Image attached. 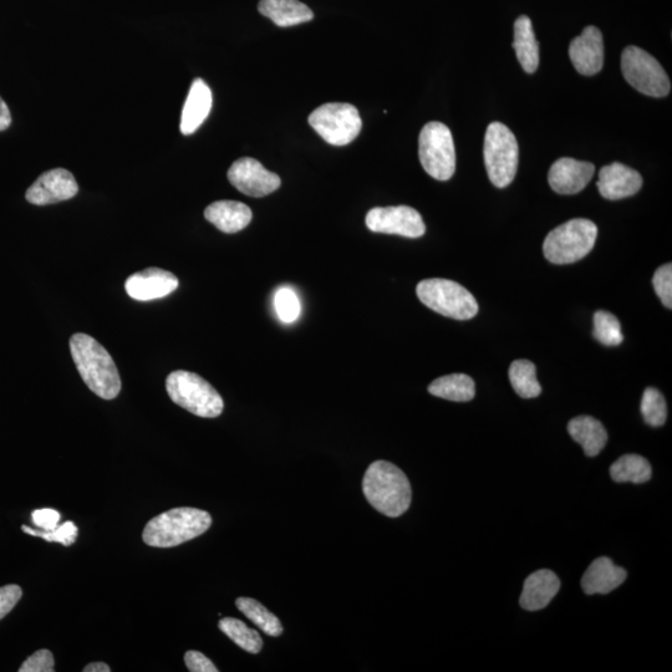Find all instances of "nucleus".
<instances>
[{
  "label": "nucleus",
  "mask_w": 672,
  "mask_h": 672,
  "mask_svg": "<svg viewBox=\"0 0 672 672\" xmlns=\"http://www.w3.org/2000/svg\"><path fill=\"white\" fill-rule=\"evenodd\" d=\"M308 121L317 134L333 146L349 145L363 127L358 109L351 104H324L310 114Z\"/></svg>",
  "instance_id": "obj_10"
},
{
  "label": "nucleus",
  "mask_w": 672,
  "mask_h": 672,
  "mask_svg": "<svg viewBox=\"0 0 672 672\" xmlns=\"http://www.w3.org/2000/svg\"><path fill=\"white\" fill-rule=\"evenodd\" d=\"M594 338L605 346H618L623 343L624 335L618 318L612 313L599 312L594 315Z\"/></svg>",
  "instance_id": "obj_30"
},
{
  "label": "nucleus",
  "mask_w": 672,
  "mask_h": 672,
  "mask_svg": "<svg viewBox=\"0 0 672 672\" xmlns=\"http://www.w3.org/2000/svg\"><path fill=\"white\" fill-rule=\"evenodd\" d=\"M363 491L376 511L391 518L402 516L411 504L409 478L388 461L371 463L365 472Z\"/></svg>",
  "instance_id": "obj_2"
},
{
  "label": "nucleus",
  "mask_w": 672,
  "mask_h": 672,
  "mask_svg": "<svg viewBox=\"0 0 672 672\" xmlns=\"http://www.w3.org/2000/svg\"><path fill=\"white\" fill-rule=\"evenodd\" d=\"M365 223L371 232L406 238H420L426 232L420 213L409 206L373 208L366 215Z\"/></svg>",
  "instance_id": "obj_11"
},
{
  "label": "nucleus",
  "mask_w": 672,
  "mask_h": 672,
  "mask_svg": "<svg viewBox=\"0 0 672 672\" xmlns=\"http://www.w3.org/2000/svg\"><path fill=\"white\" fill-rule=\"evenodd\" d=\"M177 288L178 279L175 274L160 268H147L132 274L125 283L126 293L139 302L165 298Z\"/></svg>",
  "instance_id": "obj_15"
},
{
  "label": "nucleus",
  "mask_w": 672,
  "mask_h": 672,
  "mask_svg": "<svg viewBox=\"0 0 672 672\" xmlns=\"http://www.w3.org/2000/svg\"><path fill=\"white\" fill-rule=\"evenodd\" d=\"M431 395L448 401L467 402L476 395L475 381L465 374H451L436 379L429 386Z\"/></svg>",
  "instance_id": "obj_25"
},
{
  "label": "nucleus",
  "mask_w": 672,
  "mask_h": 672,
  "mask_svg": "<svg viewBox=\"0 0 672 672\" xmlns=\"http://www.w3.org/2000/svg\"><path fill=\"white\" fill-rule=\"evenodd\" d=\"M211 524V514L202 509L173 508L152 518L146 524L142 539L150 547H177L202 536L210 529Z\"/></svg>",
  "instance_id": "obj_3"
},
{
  "label": "nucleus",
  "mask_w": 672,
  "mask_h": 672,
  "mask_svg": "<svg viewBox=\"0 0 672 672\" xmlns=\"http://www.w3.org/2000/svg\"><path fill=\"white\" fill-rule=\"evenodd\" d=\"M185 663L191 672H218L216 665L198 651H188L185 655Z\"/></svg>",
  "instance_id": "obj_38"
},
{
  "label": "nucleus",
  "mask_w": 672,
  "mask_h": 672,
  "mask_svg": "<svg viewBox=\"0 0 672 672\" xmlns=\"http://www.w3.org/2000/svg\"><path fill=\"white\" fill-rule=\"evenodd\" d=\"M598 227L577 218L553 229L543 244L544 257L553 264H572L587 257L597 242Z\"/></svg>",
  "instance_id": "obj_5"
},
{
  "label": "nucleus",
  "mask_w": 672,
  "mask_h": 672,
  "mask_svg": "<svg viewBox=\"0 0 672 672\" xmlns=\"http://www.w3.org/2000/svg\"><path fill=\"white\" fill-rule=\"evenodd\" d=\"M560 589V580L552 570L541 569L529 575L524 582L519 604L528 612H537L548 607Z\"/></svg>",
  "instance_id": "obj_18"
},
{
  "label": "nucleus",
  "mask_w": 672,
  "mask_h": 672,
  "mask_svg": "<svg viewBox=\"0 0 672 672\" xmlns=\"http://www.w3.org/2000/svg\"><path fill=\"white\" fill-rule=\"evenodd\" d=\"M655 293L666 308H672V266L665 264L655 272L653 278Z\"/></svg>",
  "instance_id": "obj_34"
},
{
  "label": "nucleus",
  "mask_w": 672,
  "mask_h": 672,
  "mask_svg": "<svg viewBox=\"0 0 672 672\" xmlns=\"http://www.w3.org/2000/svg\"><path fill=\"white\" fill-rule=\"evenodd\" d=\"M513 49L527 74L536 73L539 66V44L534 34L532 20L522 15L514 23Z\"/></svg>",
  "instance_id": "obj_24"
},
{
  "label": "nucleus",
  "mask_w": 672,
  "mask_h": 672,
  "mask_svg": "<svg viewBox=\"0 0 672 672\" xmlns=\"http://www.w3.org/2000/svg\"><path fill=\"white\" fill-rule=\"evenodd\" d=\"M84 672H110L109 665L105 663H94L85 666Z\"/></svg>",
  "instance_id": "obj_40"
},
{
  "label": "nucleus",
  "mask_w": 672,
  "mask_h": 672,
  "mask_svg": "<svg viewBox=\"0 0 672 672\" xmlns=\"http://www.w3.org/2000/svg\"><path fill=\"white\" fill-rule=\"evenodd\" d=\"M166 390L175 404L198 417L215 419L223 412L222 396L200 375L190 371H173L166 380Z\"/></svg>",
  "instance_id": "obj_4"
},
{
  "label": "nucleus",
  "mask_w": 672,
  "mask_h": 672,
  "mask_svg": "<svg viewBox=\"0 0 672 672\" xmlns=\"http://www.w3.org/2000/svg\"><path fill=\"white\" fill-rule=\"evenodd\" d=\"M568 432L575 442L582 445L588 457L598 456L608 442L607 430L592 416L575 417L568 424Z\"/></svg>",
  "instance_id": "obj_23"
},
{
  "label": "nucleus",
  "mask_w": 672,
  "mask_h": 672,
  "mask_svg": "<svg viewBox=\"0 0 672 672\" xmlns=\"http://www.w3.org/2000/svg\"><path fill=\"white\" fill-rule=\"evenodd\" d=\"M628 577L624 568L618 567L608 557L595 559L589 565L582 578V588L585 594H609L619 588Z\"/></svg>",
  "instance_id": "obj_19"
},
{
  "label": "nucleus",
  "mask_w": 672,
  "mask_h": 672,
  "mask_svg": "<svg viewBox=\"0 0 672 672\" xmlns=\"http://www.w3.org/2000/svg\"><path fill=\"white\" fill-rule=\"evenodd\" d=\"M595 166L590 162L563 157L554 162L548 173V182L559 195H575L592 180Z\"/></svg>",
  "instance_id": "obj_16"
},
{
  "label": "nucleus",
  "mask_w": 672,
  "mask_h": 672,
  "mask_svg": "<svg viewBox=\"0 0 672 672\" xmlns=\"http://www.w3.org/2000/svg\"><path fill=\"white\" fill-rule=\"evenodd\" d=\"M274 308H276L278 318L285 324L294 323L302 310L297 293L288 287L278 289L274 297Z\"/></svg>",
  "instance_id": "obj_32"
},
{
  "label": "nucleus",
  "mask_w": 672,
  "mask_h": 672,
  "mask_svg": "<svg viewBox=\"0 0 672 672\" xmlns=\"http://www.w3.org/2000/svg\"><path fill=\"white\" fill-rule=\"evenodd\" d=\"M228 180L243 195L257 198L271 195L282 185L277 173L268 171L261 162L251 157L234 162L229 168Z\"/></svg>",
  "instance_id": "obj_12"
},
{
  "label": "nucleus",
  "mask_w": 672,
  "mask_h": 672,
  "mask_svg": "<svg viewBox=\"0 0 672 672\" xmlns=\"http://www.w3.org/2000/svg\"><path fill=\"white\" fill-rule=\"evenodd\" d=\"M24 533L30 534V536L43 538L47 542H56L63 544L65 547L71 546L76 542V537H78V527L75 526L74 522H65L53 529V531H38V529H33L27 526L22 527Z\"/></svg>",
  "instance_id": "obj_33"
},
{
  "label": "nucleus",
  "mask_w": 672,
  "mask_h": 672,
  "mask_svg": "<svg viewBox=\"0 0 672 672\" xmlns=\"http://www.w3.org/2000/svg\"><path fill=\"white\" fill-rule=\"evenodd\" d=\"M10 124H12V115H10L8 105L0 98V131L7 130Z\"/></svg>",
  "instance_id": "obj_39"
},
{
  "label": "nucleus",
  "mask_w": 672,
  "mask_h": 672,
  "mask_svg": "<svg viewBox=\"0 0 672 672\" xmlns=\"http://www.w3.org/2000/svg\"><path fill=\"white\" fill-rule=\"evenodd\" d=\"M641 414L646 424L653 427L663 426L668 419V406L663 394L658 389L648 388L641 400Z\"/></svg>",
  "instance_id": "obj_31"
},
{
  "label": "nucleus",
  "mask_w": 672,
  "mask_h": 672,
  "mask_svg": "<svg viewBox=\"0 0 672 672\" xmlns=\"http://www.w3.org/2000/svg\"><path fill=\"white\" fill-rule=\"evenodd\" d=\"M60 513L52 508L37 509L32 513V521L42 531H53L59 526Z\"/></svg>",
  "instance_id": "obj_37"
},
{
  "label": "nucleus",
  "mask_w": 672,
  "mask_h": 672,
  "mask_svg": "<svg viewBox=\"0 0 672 672\" xmlns=\"http://www.w3.org/2000/svg\"><path fill=\"white\" fill-rule=\"evenodd\" d=\"M22 595V588L19 585L10 584L0 588V620L12 612Z\"/></svg>",
  "instance_id": "obj_36"
},
{
  "label": "nucleus",
  "mask_w": 672,
  "mask_h": 672,
  "mask_svg": "<svg viewBox=\"0 0 672 672\" xmlns=\"http://www.w3.org/2000/svg\"><path fill=\"white\" fill-rule=\"evenodd\" d=\"M258 10L282 28L308 23L314 18L313 10L300 0H261Z\"/></svg>",
  "instance_id": "obj_22"
},
{
  "label": "nucleus",
  "mask_w": 672,
  "mask_h": 672,
  "mask_svg": "<svg viewBox=\"0 0 672 672\" xmlns=\"http://www.w3.org/2000/svg\"><path fill=\"white\" fill-rule=\"evenodd\" d=\"M236 605L239 612L246 615L249 620L253 621V623L267 635L273 636V638L282 635V623H280L276 615L269 612V610L264 607V605L257 602V600L252 598H238L236 600Z\"/></svg>",
  "instance_id": "obj_28"
},
{
  "label": "nucleus",
  "mask_w": 672,
  "mask_h": 672,
  "mask_svg": "<svg viewBox=\"0 0 672 672\" xmlns=\"http://www.w3.org/2000/svg\"><path fill=\"white\" fill-rule=\"evenodd\" d=\"M79 191L78 183L71 172L64 168L43 173L27 191V201L35 206L53 205L68 201Z\"/></svg>",
  "instance_id": "obj_13"
},
{
  "label": "nucleus",
  "mask_w": 672,
  "mask_h": 672,
  "mask_svg": "<svg viewBox=\"0 0 672 672\" xmlns=\"http://www.w3.org/2000/svg\"><path fill=\"white\" fill-rule=\"evenodd\" d=\"M251 208L237 201H218L208 206L205 218L223 233H237L251 223Z\"/></svg>",
  "instance_id": "obj_21"
},
{
  "label": "nucleus",
  "mask_w": 672,
  "mask_h": 672,
  "mask_svg": "<svg viewBox=\"0 0 672 672\" xmlns=\"http://www.w3.org/2000/svg\"><path fill=\"white\" fill-rule=\"evenodd\" d=\"M54 670V656L45 649L30 656L19 669L20 672H53Z\"/></svg>",
  "instance_id": "obj_35"
},
{
  "label": "nucleus",
  "mask_w": 672,
  "mask_h": 672,
  "mask_svg": "<svg viewBox=\"0 0 672 672\" xmlns=\"http://www.w3.org/2000/svg\"><path fill=\"white\" fill-rule=\"evenodd\" d=\"M653 475L651 466L646 458L639 455H625L610 467V476L618 483H645Z\"/></svg>",
  "instance_id": "obj_26"
},
{
  "label": "nucleus",
  "mask_w": 672,
  "mask_h": 672,
  "mask_svg": "<svg viewBox=\"0 0 672 672\" xmlns=\"http://www.w3.org/2000/svg\"><path fill=\"white\" fill-rule=\"evenodd\" d=\"M70 351L81 379L95 395L112 400L120 394L121 379L108 350L86 334L70 339Z\"/></svg>",
  "instance_id": "obj_1"
},
{
  "label": "nucleus",
  "mask_w": 672,
  "mask_h": 672,
  "mask_svg": "<svg viewBox=\"0 0 672 672\" xmlns=\"http://www.w3.org/2000/svg\"><path fill=\"white\" fill-rule=\"evenodd\" d=\"M569 56L579 74L593 76L600 73L604 65L602 32L597 27L589 25L570 43Z\"/></svg>",
  "instance_id": "obj_14"
},
{
  "label": "nucleus",
  "mask_w": 672,
  "mask_h": 672,
  "mask_svg": "<svg viewBox=\"0 0 672 672\" xmlns=\"http://www.w3.org/2000/svg\"><path fill=\"white\" fill-rule=\"evenodd\" d=\"M422 167L432 178L448 181L456 171V150L451 130L442 122H429L419 139Z\"/></svg>",
  "instance_id": "obj_8"
},
{
  "label": "nucleus",
  "mask_w": 672,
  "mask_h": 672,
  "mask_svg": "<svg viewBox=\"0 0 672 672\" xmlns=\"http://www.w3.org/2000/svg\"><path fill=\"white\" fill-rule=\"evenodd\" d=\"M218 626L233 643H236L239 648L248 651V653L258 654L262 650L263 640L261 635L257 630L248 628L242 620L223 618Z\"/></svg>",
  "instance_id": "obj_29"
},
{
  "label": "nucleus",
  "mask_w": 672,
  "mask_h": 672,
  "mask_svg": "<svg viewBox=\"0 0 672 672\" xmlns=\"http://www.w3.org/2000/svg\"><path fill=\"white\" fill-rule=\"evenodd\" d=\"M509 380L514 391L523 399H533L541 395V384L537 380L536 365L529 360L513 361L509 368Z\"/></svg>",
  "instance_id": "obj_27"
},
{
  "label": "nucleus",
  "mask_w": 672,
  "mask_h": 672,
  "mask_svg": "<svg viewBox=\"0 0 672 672\" xmlns=\"http://www.w3.org/2000/svg\"><path fill=\"white\" fill-rule=\"evenodd\" d=\"M212 91L202 79H196L191 85L181 116V132L192 135L200 129L212 109Z\"/></svg>",
  "instance_id": "obj_20"
},
{
  "label": "nucleus",
  "mask_w": 672,
  "mask_h": 672,
  "mask_svg": "<svg viewBox=\"0 0 672 672\" xmlns=\"http://www.w3.org/2000/svg\"><path fill=\"white\" fill-rule=\"evenodd\" d=\"M483 154L493 185L498 188L511 185L518 170L519 147L516 136L506 125L492 122L488 126Z\"/></svg>",
  "instance_id": "obj_7"
},
{
  "label": "nucleus",
  "mask_w": 672,
  "mask_h": 672,
  "mask_svg": "<svg viewBox=\"0 0 672 672\" xmlns=\"http://www.w3.org/2000/svg\"><path fill=\"white\" fill-rule=\"evenodd\" d=\"M621 71L626 81L639 93L651 98H665L671 91L668 74L653 55L638 47H628L621 55Z\"/></svg>",
  "instance_id": "obj_9"
},
{
  "label": "nucleus",
  "mask_w": 672,
  "mask_h": 672,
  "mask_svg": "<svg viewBox=\"0 0 672 672\" xmlns=\"http://www.w3.org/2000/svg\"><path fill=\"white\" fill-rule=\"evenodd\" d=\"M643 187V177L638 171L614 162L604 166L599 172L598 190L600 195L610 201L636 195Z\"/></svg>",
  "instance_id": "obj_17"
},
{
  "label": "nucleus",
  "mask_w": 672,
  "mask_h": 672,
  "mask_svg": "<svg viewBox=\"0 0 672 672\" xmlns=\"http://www.w3.org/2000/svg\"><path fill=\"white\" fill-rule=\"evenodd\" d=\"M417 297L427 308L456 320L476 317L478 303L475 297L461 284L453 280L432 278L417 285Z\"/></svg>",
  "instance_id": "obj_6"
}]
</instances>
